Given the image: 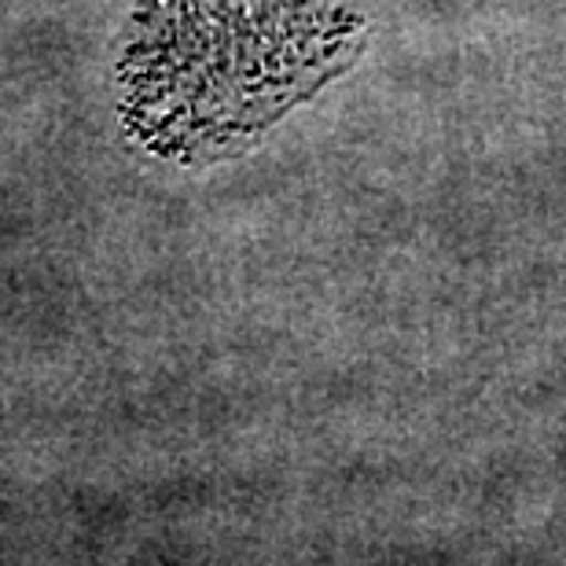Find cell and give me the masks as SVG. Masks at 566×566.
Segmentation results:
<instances>
[{"label":"cell","instance_id":"obj_1","mask_svg":"<svg viewBox=\"0 0 566 566\" xmlns=\"http://www.w3.org/2000/svg\"><path fill=\"white\" fill-rule=\"evenodd\" d=\"M556 4H566V0H556Z\"/></svg>","mask_w":566,"mask_h":566}]
</instances>
